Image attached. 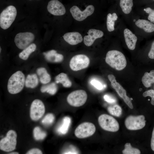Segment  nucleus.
I'll use <instances>...</instances> for the list:
<instances>
[{
  "mask_svg": "<svg viewBox=\"0 0 154 154\" xmlns=\"http://www.w3.org/2000/svg\"><path fill=\"white\" fill-rule=\"evenodd\" d=\"M133 31L139 36L154 35V24L138 14L133 12L129 24Z\"/></svg>",
  "mask_w": 154,
  "mask_h": 154,
  "instance_id": "1",
  "label": "nucleus"
},
{
  "mask_svg": "<svg viewBox=\"0 0 154 154\" xmlns=\"http://www.w3.org/2000/svg\"><path fill=\"white\" fill-rule=\"evenodd\" d=\"M117 36L124 40L127 47L131 50H134L139 36L127 27L121 19L117 26Z\"/></svg>",
  "mask_w": 154,
  "mask_h": 154,
  "instance_id": "2",
  "label": "nucleus"
},
{
  "mask_svg": "<svg viewBox=\"0 0 154 154\" xmlns=\"http://www.w3.org/2000/svg\"><path fill=\"white\" fill-rule=\"evenodd\" d=\"M105 61L111 67L117 70L124 69L127 65V61L125 56L120 51L113 50L107 52Z\"/></svg>",
  "mask_w": 154,
  "mask_h": 154,
  "instance_id": "3",
  "label": "nucleus"
},
{
  "mask_svg": "<svg viewBox=\"0 0 154 154\" xmlns=\"http://www.w3.org/2000/svg\"><path fill=\"white\" fill-rule=\"evenodd\" d=\"M25 82L24 74L20 71L13 74L9 79L7 90L9 92L15 94L20 92L23 88Z\"/></svg>",
  "mask_w": 154,
  "mask_h": 154,
  "instance_id": "4",
  "label": "nucleus"
},
{
  "mask_svg": "<svg viewBox=\"0 0 154 154\" xmlns=\"http://www.w3.org/2000/svg\"><path fill=\"white\" fill-rule=\"evenodd\" d=\"M17 15L16 8L9 5L4 9L0 15V26L3 29L9 28L14 21Z\"/></svg>",
  "mask_w": 154,
  "mask_h": 154,
  "instance_id": "5",
  "label": "nucleus"
},
{
  "mask_svg": "<svg viewBox=\"0 0 154 154\" xmlns=\"http://www.w3.org/2000/svg\"><path fill=\"white\" fill-rule=\"evenodd\" d=\"M98 121L100 127L105 130L114 132L119 129L118 122L113 117L108 115H101L98 117Z\"/></svg>",
  "mask_w": 154,
  "mask_h": 154,
  "instance_id": "6",
  "label": "nucleus"
},
{
  "mask_svg": "<svg viewBox=\"0 0 154 154\" xmlns=\"http://www.w3.org/2000/svg\"><path fill=\"white\" fill-rule=\"evenodd\" d=\"M17 134L12 130L9 131L6 136L0 141V149L3 151L9 152L15 149L17 144Z\"/></svg>",
  "mask_w": 154,
  "mask_h": 154,
  "instance_id": "7",
  "label": "nucleus"
},
{
  "mask_svg": "<svg viewBox=\"0 0 154 154\" xmlns=\"http://www.w3.org/2000/svg\"><path fill=\"white\" fill-rule=\"evenodd\" d=\"M87 98L86 92L83 90H78L70 93L67 96V100L71 106L78 107L83 105Z\"/></svg>",
  "mask_w": 154,
  "mask_h": 154,
  "instance_id": "8",
  "label": "nucleus"
},
{
  "mask_svg": "<svg viewBox=\"0 0 154 154\" xmlns=\"http://www.w3.org/2000/svg\"><path fill=\"white\" fill-rule=\"evenodd\" d=\"M108 78L111 82V85L112 88L115 90L119 96L123 99L129 107L131 109H133V106L131 102L133 99L127 96L126 90L119 83L117 82L115 77L112 74H109L108 75Z\"/></svg>",
  "mask_w": 154,
  "mask_h": 154,
  "instance_id": "9",
  "label": "nucleus"
},
{
  "mask_svg": "<svg viewBox=\"0 0 154 154\" xmlns=\"http://www.w3.org/2000/svg\"><path fill=\"white\" fill-rule=\"evenodd\" d=\"M90 62L89 59L87 56L84 54H78L71 59L70 67L72 70L78 71L87 68Z\"/></svg>",
  "mask_w": 154,
  "mask_h": 154,
  "instance_id": "10",
  "label": "nucleus"
},
{
  "mask_svg": "<svg viewBox=\"0 0 154 154\" xmlns=\"http://www.w3.org/2000/svg\"><path fill=\"white\" fill-rule=\"evenodd\" d=\"M35 38V35L32 33H20L17 34L15 36L14 42L18 48L24 49L31 44Z\"/></svg>",
  "mask_w": 154,
  "mask_h": 154,
  "instance_id": "11",
  "label": "nucleus"
},
{
  "mask_svg": "<svg viewBox=\"0 0 154 154\" xmlns=\"http://www.w3.org/2000/svg\"><path fill=\"white\" fill-rule=\"evenodd\" d=\"M146 122L145 117L143 115L130 116L125 119V125L128 129L137 130L144 127L145 125Z\"/></svg>",
  "mask_w": 154,
  "mask_h": 154,
  "instance_id": "12",
  "label": "nucleus"
},
{
  "mask_svg": "<svg viewBox=\"0 0 154 154\" xmlns=\"http://www.w3.org/2000/svg\"><path fill=\"white\" fill-rule=\"evenodd\" d=\"M96 127L92 123L85 122L81 123L76 128L75 135L79 138H84L92 135L96 131Z\"/></svg>",
  "mask_w": 154,
  "mask_h": 154,
  "instance_id": "13",
  "label": "nucleus"
},
{
  "mask_svg": "<svg viewBox=\"0 0 154 154\" xmlns=\"http://www.w3.org/2000/svg\"><path fill=\"white\" fill-rule=\"evenodd\" d=\"M94 11V7L92 5L87 7L85 9L82 11L76 6H72L70 9V11L74 18L77 21H82L88 17L92 15Z\"/></svg>",
  "mask_w": 154,
  "mask_h": 154,
  "instance_id": "14",
  "label": "nucleus"
},
{
  "mask_svg": "<svg viewBox=\"0 0 154 154\" xmlns=\"http://www.w3.org/2000/svg\"><path fill=\"white\" fill-rule=\"evenodd\" d=\"M45 111V106L42 102L38 99L35 100L31 105L30 117L32 120L37 121L43 116Z\"/></svg>",
  "mask_w": 154,
  "mask_h": 154,
  "instance_id": "15",
  "label": "nucleus"
},
{
  "mask_svg": "<svg viewBox=\"0 0 154 154\" xmlns=\"http://www.w3.org/2000/svg\"><path fill=\"white\" fill-rule=\"evenodd\" d=\"M119 6L121 9L119 13L129 25L133 13L132 12L133 0H120Z\"/></svg>",
  "mask_w": 154,
  "mask_h": 154,
  "instance_id": "16",
  "label": "nucleus"
},
{
  "mask_svg": "<svg viewBox=\"0 0 154 154\" xmlns=\"http://www.w3.org/2000/svg\"><path fill=\"white\" fill-rule=\"evenodd\" d=\"M47 8L50 13L54 15H62L66 13V9L64 5L58 0L50 1L48 2Z\"/></svg>",
  "mask_w": 154,
  "mask_h": 154,
  "instance_id": "17",
  "label": "nucleus"
},
{
  "mask_svg": "<svg viewBox=\"0 0 154 154\" xmlns=\"http://www.w3.org/2000/svg\"><path fill=\"white\" fill-rule=\"evenodd\" d=\"M88 35L85 36L83 40L84 44L86 46H91L97 39L101 38L104 35V32L101 30L91 29L87 33Z\"/></svg>",
  "mask_w": 154,
  "mask_h": 154,
  "instance_id": "18",
  "label": "nucleus"
},
{
  "mask_svg": "<svg viewBox=\"0 0 154 154\" xmlns=\"http://www.w3.org/2000/svg\"><path fill=\"white\" fill-rule=\"evenodd\" d=\"M120 14L119 12L109 13L107 15L106 26L108 31L109 32L114 31L116 24H118L121 19L119 17Z\"/></svg>",
  "mask_w": 154,
  "mask_h": 154,
  "instance_id": "19",
  "label": "nucleus"
},
{
  "mask_svg": "<svg viewBox=\"0 0 154 154\" xmlns=\"http://www.w3.org/2000/svg\"><path fill=\"white\" fill-rule=\"evenodd\" d=\"M63 38L66 42L72 45L77 44L83 40L81 34L76 32L66 33L64 35Z\"/></svg>",
  "mask_w": 154,
  "mask_h": 154,
  "instance_id": "20",
  "label": "nucleus"
},
{
  "mask_svg": "<svg viewBox=\"0 0 154 154\" xmlns=\"http://www.w3.org/2000/svg\"><path fill=\"white\" fill-rule=\"evenodd\" d=\"M43 54L46 60L50 62H60L63 60V55L61 54L57 53L56 51L54 50L44 52Z\"/></svg>",
  "mask_w": 154,
  "mask_h": 154,
  "instance_id": "21",
  "label": "nucleus"
},
{
  "mask_svg": "<svg viewBox=\"0 0 154 154\" xmlns=\"http://www.w3.org/2000/svg\"><path fill=\"white\" fill-rule=\"evenodd\" d=\"M37 72L39 77L40 82L43 84L49 83L51 80V77L45 68H39L37 70Z\"/></svg>",
  "mask_w": 154,
  "mask_h": 154,
  "instance_id": "22",
  "label": "nucleus"
},
{
  "mask_svg": "<svg viewBox=\"0 0 154 154\" xmlns=\"http://www.w3.org/2000/svg\"><path fill=\"white\" fill-rule=\"evenodd\" d=\"M55 80L56 83H60L64 87H70L72 85L67 75L64 73H61L57 75L55 78Z\"/></svg>",
  "mask_w": 154,
  "mask_h": 154,
  "instance_id": "23",
  "label": "nucleus"
},
{
  "mask_svg": "<svg viewBox=\"0 0 154 154\" xmlns=\"http://www.w3.org/2000/svg\"><path fill=\"white\" fill-rule=\"evenodd\" d=\"M143 85L146 88L150 87L154 83V70H151L149 73L145 72L142 78Z\"/></svg>",
  "mask_w": 154,
  "mask_h": 154,
  "instance_id": "24",
  "label": "nucleus"
},
{
  "mask_svg": "<svg viewBox=\"0 0 154 154\" xmlns=\"http://www.w3.org/2000/svg\"><path fill=\"white\" fill-rule=\"evenodd\" d=\"M138 13V15L154 24V8L148 7L144 8L142 12Z\"/></svg>",
  "mask_w": 154,
  "mask_h": 154,
  "instance_id": "25",
  "label": "nucleus"
},
{
  "mask_svg": "<svg viewBox=\"0 0 154 154\" xmlns=\"http://www.w3.org/2000/svg\"><path fill=\"white\" fill-rule=\"evenodd\" d=\"M38 83V78L37 75L35 74L28 75L25 82L26 87L32 88L37 87Z\"/></svg>",
  "mask_w": 154,
  "mask_h": 154,
  "instance_id": "26",
  "label": "nucleus"
},
{
  "mask_svg": "<svg viewBox=\"0 0 154 154\" xmlns=\"http://www.w3.org/2000/svg\"><path fill=\"white\" fill-rule=\"evenodd\" d=\"M36 47V44L33 43L31 44L19 53V58L23 60H27L30 55L35 50Z\"/></svg>",
  "mask_w": 154,
  "mask_h": 154,
  "instance_id": "27",
  "label": "nucleus"
},
{
  "mask_svg": "<svg viewBox=\"0 0 154 154\" xmlns=\"http://www.w3.org/2000/svg\"><path fill=\"white\" fill-rule=\"evenodd\" d=\"M71 121V119L69 117H64L61 124L57 129L58 133L61 134H66L68 131Z\"/></svg>",
  "mask_w": 154,
  "mask_h": 154,
  "instance_id": "28",
  "label": "nucleus"
},
{
  "mask_svg": "<svg viewBox=\"0 0 154 154\" xmlns=\"http://www.w3.org/2000/svg\"><path fill=\"white\" fill-rule=\"evenodd\" d=\"M57 86L54 82L43 85L40 88V91L42 92H46L52 95L54 94L57 92Z\"/></svg>",
  "mask_w": 154,
  "mask_h": 154,
  "instance_id": "29",
  "label": "nucleus"
},
{
  "mask_svg": "<svg viewBox=\"0 0 154 154\" xmlns=\"http://www.w3.org/2000/svg\"><path fill=\"white\" fill-rule=\"evenodd\" d=\"M108 110L111 114L117 117H119L122 114V109L117 104L109 106L108 108Z\"/></svg>",
  "mask_w": 154,
  "mask_h": 154,
  "instance_id": "30",
  "label": "nucleus"
},
{
  "mask_svg": "<svg viewBox=\"0 0 154 154\" xmlns=\"http://www.w3.org/2000/svg\"><path fill=\"white\" fill-rule=\"evenodd\" d=\"M33 133L34 138L37 140H42L46 136V133L42 131L38 127H36L34 128Z\"/></svg>",
  "mask_w": 154,
  "mask_h": 154,
  "instance_id": "31",
  "label": "nucleus"
},
{
  "mask_svg": "<svg viewBox=\"0 0 154 154\" xmlns=\"http://www.w3.org/2000/svg\"><path fill=\"white\" fill-rule=\"evenodd\" d=\"M122 153L124 154H139L141 152L139 149L132 147L130 143H127L125 144Z\"/></svg>",
  "mask_w": 154,
  "mask_h": 154,
  "instance_id": "32",
  "label": "nucleus"
},
{
  "mask_svg": "<svg viewBox=\"0 0 154 154\" xmlns=\"http://www.w3.org/2000/svg\"><path fill=\"white\" fill-rule=\"evenodd\" d=\"M54 117L51 113L46 114L42 121V123L45 125H49L52 124L54 121Z\"/></svg>",
  "mask_w": 154,
  "mask_h": 154,
  "instance_id": "33",
  "label": "nucleus"
},
{
  "mask_svg": "<svg viewBox=\"0 0 154 154\" xmlns=\"http://www.w3.org/2000/svg\"><path fill=\"white\" fill-rule=\"evenodd\" d=\"M143 95L144 97H150L151 98V103L154 106V90L151 89L146 91L143 92Z\"/></svg>",
  "mask_w": 154,
  "mask_h": 154,
  "instance_id": "34",
  "label": "nucleus"
},
{
  "mask_svg": "<svg viewBox=\"0 0 154 154\" xmlns=\"http://www.w3.org/2000/svg\"><path fill=\"white\" fill-rule=\"evenodd\" d=\"M91 84L97 89L101 90L103 89L104 86L101 82L98 80L93 79L90 82Z\"/></svg>",
  "mask_w": 154,
  "mask_h": 154,
  "instance_id": "35",
  "label": "nucleus"
},
{
  "mask_svg": "<svg viewBox=\"0 0 154 154\" xmlns=\"http://www.w3.org/2000/svg\"><path fill=\"white\" fill-rule=\"evenodd\" d=\"M104 98L105 101L109 103H114L116 101L115 98L107 94H106L104 96Z\"/></svg>",
  "mask_w": 154,
  "mask_h": 154,
  "instance_id": "36",
  "label": "nucleus"
},
{
  "mask_svg": "<svg viewBox=\"0 0 154 154\" xmlns=\"http://www.w3.org/2000/svg\"><path fill=\"white\" fill-rule=\"evenodd\" d=\"M42 153L40 150L37 148H33L28 151L27 154H41Z\"/></svg>",
  "mask_w": 154,
  "mask_h": 154,
  "instance_id": "37",
  "label": "nucleus"
},
{
  "mask_svg": "<svg viewBox=\"0 0 154 154\" xmlns=\"http://www.w3.org/2000/svg\"><path fill=\"white\" fill-rule=\"evenodd\" d=\"M151 146L152 150L154 151V127L152 133L151 141Z\"/></svg>",
  "mask_w": 154,
  "mask_h": 154,
  "instance_id": "38",
  "label": "nucleus"
},
{
  "mask_svg": "<svg viewBox=\"0 0 154 154\" xmlns=\"http://www.w3.org/2000/svg\"><path fill=\"white\" fill-rule=\"evenodd\" d=\"M64 154H78V152L75 150L74 148H72V149L68 150L64 153Z\"/></svg>",
  "mask_w": 154,
  "mask_h": 154,
  "instance_id": "39",
  "label": "nucleus"
},
{
  "mask_svg": "<svg viewBox=\"0 0 154 154\" xmlns=\"http://www.w3.org/2000/svg\"><path fill=\"white\" fill-rule=\"evenodd\" d=\"M19 153L17 152H11V153H9V154H19Z\"/></svg>",
  "mask_w": 154,
  "mask_h": 154,
  "instance_id": "40",
  "label": "nucleus"
},
{
  "mask_svg": "<svg viewBox=\"0 0 154 154\" xmlns=\"http://www.w3.org/2000/svg\"><path fill=\"white\" fill-rule=\"evenodd\" d=\"M1 48L0 47V52H1Z\"/></svg>",
  "mask_w": 154,
  "mask_h": 154,
  "instance_id": "41",
  "label": "nucleus"
},
{
  "mask_svg": "<svg viewBox=\"0 0 154 154\" xmlns=\"http://www.w3.org/2000/svg\"></svg>",
  "mask_w": 154,
  "mask_h": 154,
  "instance_id": "42",
  "label": "nucleus"
},
{
  "mask_svg": "<svg viewBox=\"0 0 154 154\" xmlns=\"http://www.w3.org/2000/svg\"><path fill=\"white\" fill-rule=\"evenodd\" d=\"M153 1H154V0H153Z\"/></svg>",
  "mask_w": 154,
  "mask_h": 154,
  "instance_id": "43",
  "label": "nucleus"
},
{
  "mask_svg": "<svg viewBox=\"0 0 154 154\" xmlns=\"http://www.w3.org/2000/svg\"></svg>",
  "mask_w": 154,
  "mask_h": 154,
  "instance_id": "44",
  "label": "nucleus"
}]
</instances>
